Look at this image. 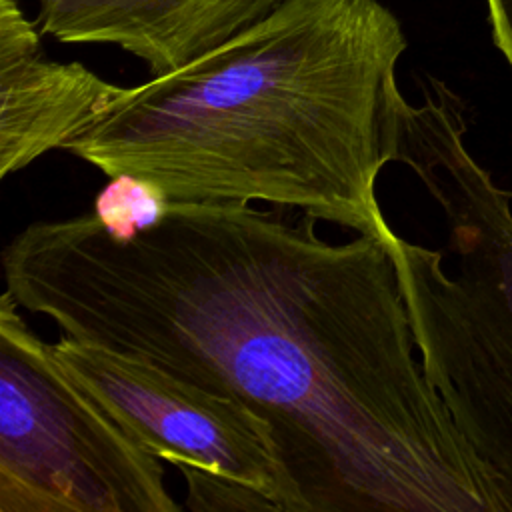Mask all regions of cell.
I'll return each mask as SVG.
<instances>
[{"instance_id":"1","label":"cell","mask_w":512,"mask_h":512,"mask_svg":"<svg viewBox=\"0 0 512 512\" xmlns=\"http://www.w3.org/2000/svg\"><path fill=\"white\" fill-rule=\"evenodd\" d=\"M248 202H170L132 238L28 224L6 292L60 336L148 360L272 426L308 512H512L416 360L386 240Z\"/></svg>"},{"instance_id":"2","label":"cell","mask_w":512,"mask_h":512,"mask_svg":"<svg viewBox=\"0 0 512 512\" xmlns=\"http://www.w3.org/2000/svg\"><path fill=\"white\" fill-rule=\"evenodd\" d=\"M408 42L378 0H282L188 64L124 88L62 150L170 202H268L388 240L390 160Z\"/></svg>"},{"instance_id":"3","label":"cell","mask_w":512,"mask_h":512,"mask_svg":"<svg viewBox=\"0 0 512 512\" xmlns=\"http://www.w3.org/2000/svg\"><path fill=\"white\" fill-rule=\"evenodd\" d=\"M460 98L430 80L398 100L390 160L408 166L444 214L448 252L386 240L426 378L472 450L512 484V206L466 146Z\"/></svg>"},{"instance_id":"4","label":"cell","mask_w":512,"mask_h":512,"mask_svg":"<svg viewBox=\"0 0 512 512\" xmlns=\"http://www.w3.org/2000/svg\"><path fill=\"white\" fill-rule=\"evenodd\" d=\"M0 298V512H178L162 460Z\"/></svg>"},{"instance_id":"5","label":"cell","mask_w":512,"mask_h":512,"mask_svg":"<svg viewBox=\"0 0 512 512\" xmlns=\"http://www.w3.org/2000/svg\"><path fill=\"white\" fill-rule=\"evenodd\" d=\"M60 364L160 460L244 482L280 512H308L272 426L244 402L186 382L160 366L60 336Z\"/></svg>"},{"instance_id":"6","label":"cell","mask_w":512,"mask_h":512,"mask_svg":"<svg viewBox=\"0 0 512 512\" xmlns=\"http://www.w3.org/2000/svg\"><path fill=\"white\" fill-rule=\"evenodd\" d=\"M122 92L80 62L48 60L16 0H0V178L64 148Z\"/></svg>"},{"instance_id":"7","label":"cell","mask_w":512,"mask_h":512,"mask_svg":"<svg viewBox=\"0 0 512 512\" xmlns=\"http://www.w3.org/2000/svg\"><path fill=\"white\" fill-rule=\"evenodd\" d=\"M46 34L114 44L168 74L254 24L282 0H36Z\"/></svg>"},{"instance_id":"8","label":"cell","mask_w":512,"mask_h":512,"mask_svg":"<svg viewBox=\"0 0 512 512\" xmlns=\"http://www.w3.org/2000/svg\"><path fill=\"white\" fill-rule=\"evenodd\" d=\"M170 200L164 192L140 178L118 174L94 198V216L116 238L126 240L156 226Z\"/></svg>"},{"instance_id":"9","label":"cell","mask_w":512,"mask_h":512,"mask_svg":"<svg viewBox=\"0 0 512 512\" xmlns=\"http://www.w3.org/2000/svg\"><path fill=\"white\" fill-rule=\"evenodd\" d=\"M186 480V502L182 508L202 512V510H238V512H258L270 510L280 512L278 504L258 492L256 488L238 482L234 478L204 470L192 464H176Z\"/></svg>"},{"instance_id":"10","label":"cell","mask_w":512,"mask_h":512,"mask_svg":"<svg viewBox=\"0 0 512 512\" xmlns=\"http://www.w3.org/2000/svg\"><path fill=\"white\" fill-rule=\"evenodd\" d=\"M492 38L512 70V0H484Z\"/></svg>"}]
</instances>
